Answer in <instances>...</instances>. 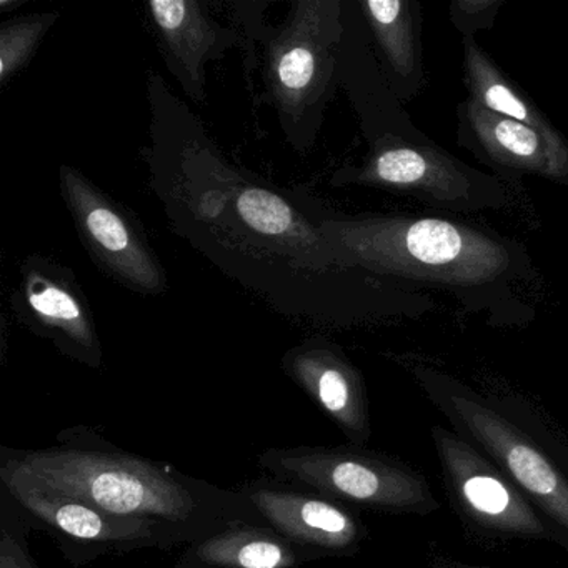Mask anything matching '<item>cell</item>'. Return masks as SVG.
Instances as JSON below:
<instances>
[{
  "label": "cell",
  "mask_w": 568,
  "mask_h": 568,
  "mask_svg": "<svg viewBox=\"0 0 568 568\" xmlns=\"http://www.w3.org/2000/svg\"><path fill=\"white\" fill-rule=\"evenodd\" d=\"M235 212L247 227L272 241L297 232L294 211L274 192L261 187H247L235 197Z\"/></svg>",
  "instance_id": "ac0fdd59"
},
{
  "label": "cell",
  "mask_w": 568,
  "mask_h": 568,
  "mask_svg": "<svg viewBox=\"0 0 568 568\" xmlns=\"http://www.w3.org/2000/svg\"><path fill=\"white\" fill-rule=\"evenodd\" d=\"M314 560L267 525L235 524L187 545L171 568H301Z\"/></svg>",
  "instance_id": "5bb4252c"
},
{
  "label": "cell",
  "mask_w": 568,
  "mask_h": 568,
  "mask_svg": "<svg viewBox=\"0 0 568 568\" xmlns=\"http://www.w3.org/2000/svg\"><path fill=\"white\" fill-rule=\"evenodd\" d=\"M239 490L267 527L317 558L352 555L364 540V525L317 491L275 478H258Z\"/></svg>",
  "instance_id": "ba28073f"
},
{
  "label": "cell",
  "mask_w": 568,
  "mask_h": 568,
  "mask_svg": "<svg viewBox=\"0 0 568 568\" xmlns=\"http://www.w3.org/2000/svg\"><path fill=\"white\" fill-rule=\"evenodd\" d=\"M497 9V2H455V4L452 6V16H454L455 22H457V26H460V28H464V26H474V18L475 26H481L478 18L487 24V16L494 18Z\"/></svg>",
  "instance_id": "44dd1931"
},
{
  "label": "cell",
  "mask_w": 568,
  "mask_h": 568,
  "mask_svg": "<svg viewBox=\"0 0 568 568\" xmlns=\"http://www.w3.org/2000/svg\"><path fill=\"white\" fill-rule=\"evenodd\" d=\"M432 437L448 488L471 524L508 537H554L524 491L495 462L445 428L434 427Z\"/></svg>",
  "instance_id": "52a82bcc"
},
{
  "label": "cell",
  "mask_w": 568,
  "mask_h": 568,
  "mask_svg": "<svg viewBox=\"0 0 568 568\" xmlns=\"http://www.w3.org/2000/svg\"><path fill=\"white\" fill-rule=\"evenodd\" d=\"M355 181L412 192L440 204H474V182L467 172L435 149L385 145L355 174Z\"/></svg>",
  "instance_id": "8fae6325"
},
{
  "label": "cell",
  "mask_w": 568,
  "mask_h": 568,
  "mask_svg": "<svg viewBox=\"0 0 568 568\" xmlns=\"http://www.w3.org/2000/svg\"><path fill=\"white\" fill-rule=\"evenodd\" d=\"M2 500L14 508L28 527L44 530L78 567L104 555L175 547L151 521L108 514L81 498L41 485L2 480Z\"/></svg>",
  "instance_id": "277c9868"
},
{
  "label": "cell",
  "mask_w": 568,
  "mask_h": 568,
  "mask_svg": "<svg viewBox=\"0 0 568 568\" xmlns=\"http://www.w3.org/2000/svg\"><path fill=\"white\" fill-rule=\"evenodd\" d=\"M465 118L475 144L495 164L554 181H567L568 144L558 132L540 131L501 118L471 99L465 105Z\"/></svg>",
  "instance_id": "7c38bea8"
},
{
  "label": "cell",
  "mask_w": 568,
  "mask_h": 568,
  "mask_svg": "<svg viewBox=\"0 0 568 568\" xmlns=\"http://www.w3.org/2000/svg\"><path fill=\"white\" fill-rule=\"evenodd\" d=\"M285 374L318 405L354 445L371 437L367 397L357 368L332 345L305 342L282 361Z\"/></svg>",
  "instance_id": "30bf717a"
},
{
  "label": "cell",
  "mask_w": 568,
  "mask_h": 568,
  "mask_svg": "<svg viewBox=\"0 0 568 568\" xmlns=\"http://www.w3.org/2000/svg\"><path fill=\"white\" fill-rule=\"evenodd\" d=\"M438 405L491 462L568 537V478L514 422L465 394L444 392Z\"/></svg>",
  "instance_id": "5b68a950"
},
{
  "label": "cell",
  "mask_w": 568,
  "mask_h": 568,
  "mask_svg": "<svg viewBox=\"0 0 568 568\" xmlns=\"http://www.w3.org/2000/svg\"><path fill=\"white\" fill-rule=\"evenodd\" d=\"M58 14L34 16L2 26L0 34V81L8 82L9 78L34 54L45 32L54 24Z\"/></svg>",
  "instance_id": "d6986e66"
},
{
  "label": "cell",
  "mask_w": 568,
  "mask_h": 568,
  "mask_svg": "<svg viewBox=\"0 0 568 568\" xmlns=\"http://www.w3.org/2000/svg\"><path fill=\"white\" fill-rule=\"evenodd\" d=\"M171 71L194 101L204 99V62L235 41L197 2L158 0L149 4Z\"/></svg>",
  "instance_id": "4fadbf2b"
},
{
  "label": "cell",
  "mask_w": 568,
  "mask_h": 568,
  "mask_svg": "<svg viewBox=\"0 0 568 568\" xmlns=\"http://www.w3.org/2000/svg\"><path fill=\"white\" fill-rule=\"evenodd\" d=\"M26 528L28 525L16 514L14 508L8 501H2L0 568H39L29 551Z\"/></svg>",
  "instance_id": "ffe728a7"
},
{
  "label": "cell",
  "mask_w": 568,
  "mask_h": 568,
  "mask_svg": "<svg viewBox=\"0 0 568 568\" xmlns=\"http://www.w3.org/2000/svg\"><path fill=\"white\" fill-rule=\"evenodd\" d=\"M24 297L28 317L38 324L41 334L54 338L71 357L99 367L101 345L81 294L69 287L68 282L55 281L36 268L26 282Z\"/></svg>",
  "instance_id": "9a60e30c"
},
{
  "label": "cell",
  "mask_w": 568,
  "mask_h": 568,
  "mask_svg": "<svg viewBox=\"0 0 568 568\" xmlns=\"http://www.w3.org/2000/svg\"><path fill=\"white\" fill-rule=\"evenodd\" d=\"M62 191L79 234L99 264L142 294L164 288V274L148 244L98 189L71 168H62Z\"/></svg>",
  "instance_id": "9c48e42d"
},
{
  "label": "cell",
  "mask_w": 568,
  "mask_h": 568,
  "mask_svg": "<svg viewBox=\"0 0 568 568\" xmlns=\"http://www.w3.org/2000/svg\"><path fill=\"white\" fill-rule=\"evenodd\" d=\"M332 262L448 285L495 281L510 265L507 248L484 232L440 219L331 221L321 227Z\"/></svg>",
  "instance_id": "7a4b0ae2"
},
{
  "label": "cell",
  "mask_w": 568,
  "mask_h": 568,
  "mask_svg": "<svg viewBox=\"0 0 568 568\" xmlns=\"http://www.w3.org/2000/svg\"><path fill=\"white\" fill-rule=\"evenodd\" d=\"M465 75L471 101L501 118L545 132H557L550 122L498 72L475 42L465 41Z\"/></svg>",
  "instance_id": "2e32d148"
},
{
  "label": "cell",
  "mask_w": 568,
  "mask_h": 568,
  "mask_svg": "<svg viewBox=\"0 0 568 568\" xmlns=\"http://www.w3.org/2000/svg\"><path fill=\"white\" fill-rule=\"evenodd\" d=\"M0 480L41 485L119 517L161 528L175 547L235 524L265 525L239 488L215 487L172 465L129 454L85 427L68 428L39 450L2 447Z\"/></svg>",
  "instance_id": "6da1fadb"
},
{
  "label": "cell",
  "mask_w": 568,
  "mask_h": 568,
  "mask_svg": "<svg viewBox=\"0 0 568 568\" xmlns=\"http://www.w3.org/2000/svg\"><path fill=\"white\" fill-rule=\"evenodd\" d=\"M257 464L275 480L308 488L342 505L388 514H428L438 507L424 477L358 445L272 447L258 455Z\"/></svg>",
  "instance_id": "3957f363"
},
{
  "label": "cell",
  "mask_w": 568,
  "mask_h": 568,
  "mask_svg": "<svg viewBox=\"0 0 568 568\" xmlns=\"http://www.w3.org/2000/svg\"><path fill=\"white\" fill-rule=\"evenodd\" d=\"M332 2H301L268 49L267 85L284 121H304L334 74L338 26Z\"/></svg>",
  "instance_id": "8992f818"
},
{
  "label": "cell",
  "mask_w": 568,
  "mask_h": 568,
  "mask_svg": "<svg viewBox=\"0 0 568 568\" xmlns=\"http://www.w3.org/2000/svg\"><path fill=\"white\" fill-rule=\"evenodd\" d=\"M412 8L414 4L404 0H371L362 4L392 72L402 81L418 78L415 12Z\"/></svg>",
  "instance_id": "e0dca14e"
}]
</instances>
